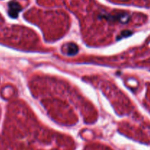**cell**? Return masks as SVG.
I'll return each instance as SVG.
<instances>
[{
  "mask_svg": "<svg viewBox=\"0 0 150 150\" xmlns=\"http://www.w3.org/2000/svg\"><path fill=\"white\" fill-rule=\"evenodd\" d=\"M100 18H103L104 19L109 20V21H119L122 24H126L130 19V15L125 12L119 13L114 14V15H108V14H103L100 15Z\"/></svg>",
  "mask_w": 150,
  "mask_h": 150,
  "instance_id": "obj_1",
  "label": "cell"
},
{
  "mask_svg": "<svg viewBox=\"0 0 150 150\" xmlns=\"http://www.w3.org/2000/svg\"><path fill=\"white\" fill-rule=\"evenodd\" d=\"M21 7L17 2H11L9 4V14L12 18H16L21 11Z\"/></svg>",
  "mask_w": 150,
  "mask_h": 150,
  "instance_id": "obj_2",
  "label": "cell"
},
{
  "mask_svg": "<svg viewBox=\"0 0 150 150\" xmlns=\"http://www.w3.org/2000/svg\"><path fill=\"white\" fill-rule=\"evenodd\" d=\"M66 51H67V55L73 56L78 53L79 48L75 43H70L66 46Z\"/></svg>",
  "mask_w": 150,
  "mask_h": 150,
  "instance_id": "obj_3",
  "label": "cell"
},
{
  "mask_svg": "<svg viewBox=\"0 0 150 150\" xmlns=\"http://www.w3.org/2000/svg\"><path fill=\"white\" fill-rule=\"evenodd\" d=\"M131 33L132 32L130 31H124L121 34L120 37H118V39H120V38H122V37H128V36H130L131 34Z\"/></svg>",
  "mask_w": 150,
  "mask_h": 150,
  "instance_id": "obj_4",
  "label": "cell"
}]
</instances>
